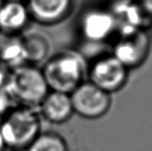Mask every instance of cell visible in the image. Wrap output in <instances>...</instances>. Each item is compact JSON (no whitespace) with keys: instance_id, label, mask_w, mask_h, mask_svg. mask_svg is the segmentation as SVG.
<instances>
[{"instance_id":"cell-14","label":"cell","mask_w":152,"mask_h":151,"mask_svg":"<svg viewBox=\"0 0 152 151\" xmlns=\"http://www.w3.org/2000/svg\"><path fill=\"white\" fill-rule=\"evenodd\" d=\"M25 151H69V146L60 133L42 131Z\"/></svg>"},{"instance_id":"cell-8","label":"cell","mask_w":152,"mask_h":151,"mask_svg":"<svg viewBox=\"0 0 152 151\" xmlns=\"http://www.w3.org/2000/svg\"><path fill=\"white\" fill-rule=\"evenodd\" d=\"M109 7L116 20L117 34L147 29L152 20L139 0H115Z\"/></svg>"},{"instance_id":"cell-18","label":"cell","mask_w":152,"mask_h":151,"mask_svg":"<svg viewBox=\"0 0 152 151\" xmlns=\"http://www.w3.org/2000/svg\"><path fill=\"white\" fill-rule=\"evenodd\" d=\"M6 150H7V148H6L4 142V140L2 138V135L0 133V151H6Z\"/></svg>"},{"instance_id":"cell-11","label":"cell","mask_w":152,"mask_h":151,"mask_svg":"<svg viewBox=\"0 0 152 151\" xmlns=\"http://www.w3.org/2000/svg\"><path fill=\"white\" fill-rule=\"evenodd\" d=\"M30 16L24 2L6 0L0 7V31L8 34H21Z\"/></svg>"},{"instance_id":"cell-7","label":"cell","mask_w":152,"mask_h":151,"mask_svg":"<svg viewBox=\"0 0 152 151\" xmlns=\"http://www.w3.org/2000/svg\"><path fill=\"white\" fill-rule=\"evenodd\" d=\"M69 95L74 114L86 119L94 120L101 118L111 108V94L88 80L78 85Z\"/></svg>"},{"instance_id":"cell-13","label":"cell","mask_w":152,"mask_h":151,"mask_svg":"<svg viewBox=\"0 0 152 151\" xmlns=\"http://www.w3.org/2000/svg\"><path fill=\"white\" fill-rule=\"evenodd\" d=\"M0 62L10 69L26 64L20 34H8L0 31Z\"/></svg>"},{"instance_id":"cell-15","label":"cell","mask_w":152,"mask_h":151,"mask_svg":"<svg viewBox=\"0 0 152 151\" xmlns=\"http://www.w3.org/2000/svg\"><path fill=\"white\" fill-rule=\"evenodd\" d=\"M15 102L12 96L5 89V87H0V120L15 106Z\"/></svg>"},{"instance_id":"cell-2","label":"cell","mask_w":152,"mask_h":151,"mask_svg":"<svg viewBox=\"0 0 152 151\" xmlns=\"http://www.w3.org/2000/svg\"><path fill=\"white\" fill-rule=\"evenodd\" d=\"M42 120L37 108L15 105L0 120V133L6 148L26 150L41 133Z\"/></svg>"},{"instance_id":"cell-17","label":"cell","mask_w":152,"mask_h":151,"mask_svg":"<svg viewBox=\"0 0 152 151\" xmlns=\"http://www.w3.org/2000/svg\"><path fill=\"white\" fill-rule=\"evenodd\" d=\"M146 12L152 17V0H139Z\"/></svg>"},{"instance_id":"cell-4","label":"cell","mask_w":152,"mask_h":151,"mask_svg":"<svg viewBox=\"0 0 152 151\" xmlns=\"http://www.w3.org/2000/svg\"><path fill=\"white\" fill-rule=\"evenodd\" d=\"M129 72L130 70L110 53L97 56L88 63L87 80L112 94L126 86Z\"/></svg>"},{"instance_id":"cell-9","label":"cell","mask_w":152,"mask_h":151,"mask_svg":"<svg viewBox=\"0 0 152 151\" xmlns=\"http://www.w3.org/2000/svg\"><path fill=\"white\" fill-rule=\"evenodd\" d=\"M30 20L43 26L65 20L71 13L74 0H26Z\"/></svg>"},{"instance_id":"cell-6","label":"cell","mask_w":152,"mask_h":151,"mask_svg":"<svg viewBox=\"0 0 152 151\" xmlns=\"http://www.w3.org/2000/svg\"><path fill=\"white\" fill-rule=\"evenodd\" d=\"M81 37L91 44H102L117 35V24L110 7L90 6L86 8L78 20Z\"/></svg>"},{"instance_id":"cell-5","label":"cell","mask_w":152,"mask_h":151,"mask_svg":"<svg viewBox=\"0 0 152 151\" xmlns=\"http://www.w3.org/2000/svg\"><path fill=\"white\" fill-rule=\"evenodd\" d=\"M151 41L147 29L118 33L112 43L111 53L129 70L144 64L151 53Z\"/></svg>"},{"instance_id":"cell-21","label":"cell","mask_w":152,"mask_h":151,"mask_svg":"<svg viewBox=\"0 0 152 151\" xmlns=\"http://www.w3.org/2000/svg\"><path fill=\"white\" fill-rule=\"evenodd\" d=\"M11 151H25V150H11Z\"/></svg>"},{"instance_id":"cell-10","label":"cell","mask_w":152,"mask_h":151,"mask_svg":"<svg viewBox=\"0 0 152 151\" xmlns=\"http://www.w3.org/2000/svg\"><path fill=\"white\" fill-rule=\"evenodd\" d=\"M43 120L53 125H61L69 121L74 114L70 95L61 92L49 91L37 106Z\"/></svg>"},{"instance_id":"cell-16","label":"cell","mask_w":152,"mask_h":151,"mask_svg":"<svg viewBox=\"0 0 152 151\" xmlns=\"http://www.w3.org/2000/svg\"><path fill=\"white\" fill-rule=\"evenodd\" d=\"M10 69L0 62V87H4L10 74Z\"/></svg>"},{"instance_id":"cell-12","label":"cell","mask_w":152,"mask_h":151,"mask_svg":"<svg viewBox=\"0 0 152 151\" xmlns=\"http://www.w3.org/2000/svg\"><path fill=\"white\" fill-rule=\"evenodd\" d=\"M20 40L26 64L37 66L51 55V42L43 32L32 30L21 33Z\"/></svg>"},{"instance_id":"cell-20","label":"cell","mask_w":152,"mask_h":151,"mask_svg":"<svg viewBox=\"0 0 152 151\" xmlns=\"http://www.w3.org/2000/svg\"><path fill=\"white\" fill-rule=\"evenodd\" d=\"M5 1H6V0H0V7L4 4V3Z\"/></svg>"},{"instance_id":"cell-19","label":"cell","mask_w":152,"mask_h":151,"mask_svg":"<svg viewBox=\"0 0 152 151\" xmlns=\"http://www.w3.org/2000/svg\"><path fill=\"white\" fill-rule=\"evenodd\" d=\"M147 31H148V34L150 36V38H151V41L152 44V20L151 21V23H150V25H149V27L147 28Z\"/></svg>"},{"instance_id":"cell-3","label":"cell","mask_w":152,"mask_h":151,"mask_svg":"<svg viewBox=\"0 0 152 151\" xmlns=\"http://www.w3.org/2000/svg\"><path fill=\"white\" fill-rule=\"evenodd\" d=\"M4 87L16 105L37 109L50 91L41 69L30 64L12 69Z\"/></svg>"},{"instance_id":"cell-1","label":"cell","mask_w":152,"mask_h":151,"mask_svg":"<svg viewBox=\"0 0 152 151\" xmlns=\"http://www.w3.org/2000/svg\"><path fill=\"white\" fill-rule=\"evenodd\" d=\"M88 62L78 50L64 49L50 55L41 70L50 91L71 93L86 80Z\"/></svg>"}]
</instances>
